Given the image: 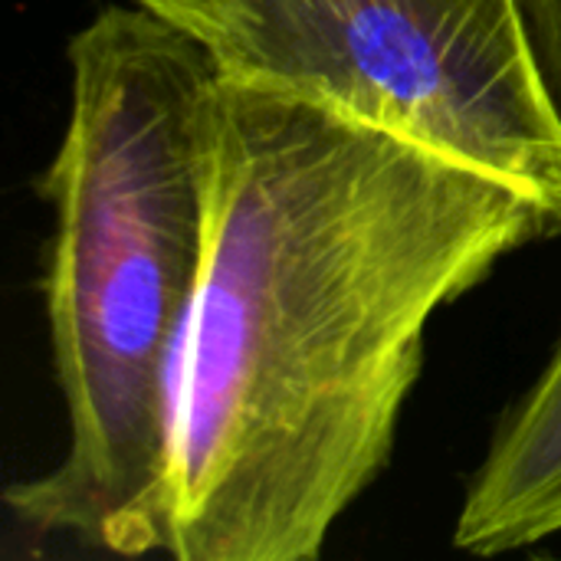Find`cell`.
Returning <instances> with one entry per match:
<instances>
[{"label": "cell", "mask_w": 561, "mask_h": 561, "mask_svg": "<svg viewBox=\"0 0 561 561\" xmlns=\"http://www.w3.org/2000/svg\"><path fill=\"white\" fill-rule=\"evenodd\" d=\"M171 480L181 561H316L388 470L431 319L559 240L510 181L217 76Z\"/></svg>", "instance_id": "cell-1"}, {"label": "cell", "mask_w": 561, "mask_h": 561, "mask_svg": "<svg viewBox=\"0 0 561 561\" xmlns=\"http://www.w3.org/2000/svg\"><path fill=\"white\" fill-rule=\"evenodd\" d=\"M69 76L66 131L36 181L53 207L39 286L69 444L3 500L36 536L112 556L171 552L217 69L148 7L112 3L69 39Z\"/></svg>", "instance_id": "cell-2"}, {"label": "cell", "mask_w": 561, "mask_h": 561, "mask_svg": "<svg viewBox=\"0 0 561 561\" xmlns=\"http://www.w3.org/2000/svg\"><path fill=\"white\" fill-rule=\"evenodd\" d=\"M217 76L325 102L496 174L561 237V105L523 0H135Z\"/></svg>", "instance_id": "cell-3"}, {"label": "cell", "mask_w": 561, "mask_h": 561, "mask_svg": "<svg viewBox=\"0 0 561 561\" xmlns=\"http://www.w3.org/2000/svg\"><path fill=\"white\" fill-rule=\"evenodd\" d=\"M561 536V335L526 394L503 414L454 526L467 556H506Z\"/></svg>", "instance_id": "cell-4"}, {"label": "cell", "mask_w": 561, "mask_h": 561, "mask_svg": "<svg viewBox=\"0 0 561 561\" xmlns=\"http://www.w3.org/2000/svg\"><path fill=\"white\" fill-rule=\"evenodd\" d=\"M526 26L539 53L542 72L561 105V0H523Z\"/></svg>", "instance_id": "cell-5"}]
</instances>
